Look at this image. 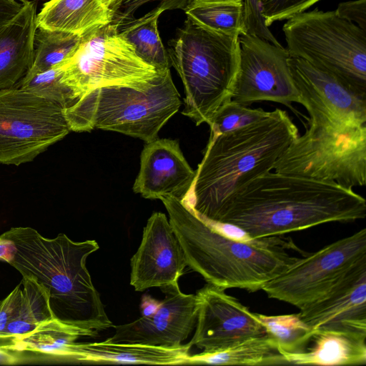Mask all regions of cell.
Returning a JSON list of instances; mask_svg holds the SVG:
<instances>
[{"label": "cell", "mask_w": 366, "mask_h": 366, "mask_svg": "<svg viewBox=\"0 0 366 366\" xmlns=\"http://www.w3.org/2000/svg\"><path fill=\"white\" fill-rule=\"evenodd\" d=\"M365 217L366 201L352 188L270 171L236 193L212 223L232 224L260 239Z\"/></svg>", "instance_id": "obj_1"}, {"label": "cell", "mask_w": 366, "mask_h": 366, "mask_svg": "<svg viewBox=\"0 0 366 366\" xmlns=\"http://www.w3.org/2000/svg\"><path fill=\"white\" fill-rule=\"evenodd\" d=\"M298 135L288 114L279 108L253 124L210 134L184 202L199 217L216 222L230 199L254 179L270 172Z\"/></svg>", "instance_id": "obj_2"}, {"label": "cell", "mask_w": 366, "mask_h": 366, "mask_svg": "<svg viewBox=\"0 0 366 366\" xmlns=\"http://www.w3.org/2000/svg\"><path fill=\"white\" fill-rule=\"evenodd\" d=\"M3 234L15 245L9 264L48 290L55 318L87 337L113 327L86 267L87 257L99 248L95 240L74 242L65 234L46 238L29 227H11Z\"/></svg>", "instance_id": "obj_3"}, {"label": "cell", "mask_w": 366, "mask_h": 366, "mask_svg": "<svg viewBox=\"0 0 366 366\" xmlns=\"http://www.w3.org/2000/svg\"><path fill=\"white\" fill-rule=\"evenodd\" d=\"M160 200L187 266L209 284L254 292L299 258L287 252L292 242L280 236L249 241L233 239L199 217L185 202L169 197Z\"/></svg>", "instance_id": "obj_4"}, {"label": "cell", "mask_w": 366, "mask_h": 366, "mask_svg": "<svg viewBox=\"0 0 366 366\" xmlns=\"http://www.w3.org/2000/svg\"><path fill=\"white\" fill-rule=\"evenodd\" d=\"M168 44L170 64L184 88L182 114L197 126L209 124L232 100L240 62L239 36L211 31L187 18Z\"/></svg>", "instance_id": "obj_5"}, {"label": "cell", "mask_w": 366, "mask_h": 366, "mask_svg": "<svg viewBox=\"0 0 366 366\" xmlns=\"http://www.w3.org/2000/svg\"><path fill=\"white\" fill-rule=\"evenodd\" d=\"M181 97L170 69L159 71L142 87L108 86L94 89L64 109L70 131L100 129L139 138L146 143L179 110Z\"/></svg>", "instance_id": "obj_6"}, {"label": "cell", "mask_w": 366, "mask_h": 366, "mask_svg": "<svg viewBox=\"0 0 366 366\" xmlns=\"http://www.w3.org/2000/svg\"><path fill=\"white\" fill-rule=\"evenodd\" d=\"M290 57L326 71L366 95V31L317 9L298 13L282 26Z\"/></svg>", "instance_id": "obj_7"}, {"label": "cell", "mask_w": 366, "mask_h": 366, "mask_svg": "<svg viewBox=\"0 0 366 366\" xmlns=\"http://www.w3.org/2000/svg\"><path fill=\"white\" fill-rule=\"evenodd\" d=\"M275 162L274 172L335 182L352 188L366 183V126L313 124Z\"/></svg>", "instance_id": "obj_8"}, {"label": "cell", "mask_w": 366, "mask_h": 366, "mask_svg": "<svg viewBox=\"0 0 366 366\" xmlns=\"http://www.w3.org/2000/svg\"><path fill=\"white\" fill-rule=\"evenodd\" d=\"M158 73L137 54L112 22L81 37L76 52L63 66L61 81L77 100L104 86L142 87Z\"/></svg>", "instance_id": "obj_9"}, {"label": "cell", "mask_w": 366, "mask_h": 366, "mask_svg": "<svg viewBox=\"0 0 366 366\" xmlns=\"http://www.w3.org/2000/svg\"><path fill=\"white\" fill-rule=\"evenodd\" d=\"M366 267V229L298 258L267 282L262 290L269 298L300 310L323 298L359 269Z\"/></svg>", "instance_id": "obj_10"}, {"label": "cell", "mask_w": 366, "mask_h": 366, "mask_svg": "<svg viewBox=\"0 0 366 366\" xmlns=\"http://www.w3.org/2000/svg\"><path fill=\"white\" fill-rule=\"evenodd\" d=\"M69 132L60 104L15 86L0 89V164L31 162Z\"/></svg>", "instance_id": "obj_11"}, {"label": "cell", "mask_w": 366, "mask_h": 366, "mask_svg": "<svg viewBox=\"0 0 366 366\" xmlns=\"http://www.w3.org/2000/svg\"><path fill=\"white\" fill-rule=\"evenodd\" d=\"M239 41L240 62L232 100L245 106L263 101L289 107L300 104L287 49L246 34Z\"/></svg>", "instance_id": "obj_12"}, {"label": "cell", "mask_w": 366, "mask_h": 366, "mask_svg": "<svg viewBox=\"0 0 366 366\" xmlns=\"http://www.w3.org/2000/svg\"><path fill=\"white\" fill-rule=\"evenodd\" d=\"M197 318L187 344L203 353L225 350L250 337L267 334L257 313L251 312L225 289L207 283L199 290Z\"/></svg>", "instance_id": "obj_13"}, {"label": "cell", "mask_w": 366, "mask_h": 366, "mask_svg": "<svg viewBox=\"0 0 366 366\" xmlns=\"http://www.w3.org/2000/svg\"><path fill=\"white\" fill-rule=\"evenodd\" d=\"M290 66L308 123L365 124L366 95L302 59L290 57Z\"/></svg>", "instance_id": "obj_14"}, {"label": "cell", "mask_w": 366, "mask_h": 366, "mask_svg": "<svg viewBox=\"0 0 366 366\" xmlns=\"http://www.w3.org/2000/svg\"><path fill=\"white\" fill-rule=\"evenodd\" d=\"M161 290L165 297L153 314L127 324L113 325L114 334L106 341L165 347L180 346L196 325L197 296L183 293L178 284Z\"/></svg>", "instance_id": "obj_15"}, {"label": "cell", "mask_w": 366, "mask_h": 366, "mask_svg": "<svg viewBox=\"0 0 366 366\" xmlns=\"http://www.w3.org/2000/svg\"><path fill=\"white\" fill-rule=\"evenodd\" d=\"M130 266V285L137 292L178 284L187 266V259L164 213L155 212L148 219Z\"/></svg>", "instance_id": "obj_16"}, {"label": "cell", "mask_w": 366, "mask_h": 366, "mask_svg": "<svg viewBox=\"0 0 366 366\" xmlns=\"http://www.w3.org/2000/svg\"><path fill=\"white\" fill-rule=\"evenodd\" d=\"M195 176L177 140L157 138L144 147L133 190L146 199L169 197L184 202Z\"/></svg>", "instance_id": "obj_17"}, {"label": "cell", "mask_w": 366, "mask_h": 366, "mask_svg": "<svg viewBox=\"0 0 366 366\" xmlns=\"http://www.w3.org/2000/svg\"><path fill=\"white\" fill-rule=\"evenodd\" d=\"M299 315L312 332L332 330L366 335V267L300 310Z\"/></svg>", "instance_id": "obj_18"}, {"label": "cell", "mask_w": 366, "mask_h": 366, "mask_svg": "<svg viewBox=\"0 0 366 366\" xmlns=\"http://www.w3.org/2000/svg\"><path fill=\"white\" fill-rule=\"evenodd\" d=\"M36 18V2L28 1L0 28V89L13 87L31 66Z\"/></svg>", "instance_id": "obj_19"}, {"label": "cell", "mask_w": 366, "mask_h": 366, "mask_svg": "<svg viewBox=\"0 0 366 366\" xmlns=\"http://www.w3.org/2000/svg\"><path fill=\"white\" fill-rule=\"evenodd\" d=\"M122 0H51L36 14L37 28L82 37L112 23Z\"/></svg>", "instance_id": "obj_20"}, {"label": "cell", "mask_w": 366, "mask_h": 366, "mask_svg": "<svg viewBox=\"0 0 366 366\" xmlns=\"http://www.w3.org/2000/svg\"><path fill=\"white\" fill-rule=\"evenodd\" d=\"M191 347L181 345L175 347L114 343L76 342L70 360L93 363H133L147 365H187Z\"/></svg>", "instance_id": "obj_21"}, {"label": "cell", "mask_w": 366, "mask_h": 366, "mask_svg": "<svg viewBox=\"0 0 366 366\" xmlns=\"http://www.w3.org/2000/svg\"><path fill=\"white\" fill-rule=\"evenodd\" d=\"M366 335L332 330L313 332V344L297 353H283L290 365H362L366 364Z\"/></svg>", "instance_id": "obj_22"}, {"label": "cell", "mask_w": 366, "mask_h": 366, "mask_svg": "<svg viewBox=\"0 0 366 366\" xmlns=\"http://www.w3.org/2000/svg\"><path fill=\"white\" fill-rule=\"evenodd\" d=\"M187 365H288L276 341L268 334L244 340L225 350L189 355Z\"/></svg>", "instance_id": "obj_23"}, {"label": "cell", "mask_w": 366, "mask_h": 366, "mask_svg": "<svg viewBox=\"0 0 366 366\" xmlns=\"http://www.w3.org/2000/svg\"><path fill=\"white\" fill-rule=\"evenodd\" d=\"M80 337H87V335L54 317L29 334L9 342L4 350L69 360L73 347Z\"/></svg>", "instance_id": "obj_24"}, {"label": "cell", "mask_w": 366, "mask_h": 366, "mask_svg": "<svg viewBox=\"0 0 366 366\" xmlns=\"http://www.w3.org/2000/svg\"><path fill=\"white\" fill-rule=\"evenodd\" d=\"M21 295L16 313L0 337V349L54 317L48 290L35 278L22 276Z\"/></svg>", "instance_id": "obj_25"}, {"label": "cell", "mask_w": 366, "mask_h": 366, "mask_svg": "<svg viewBox=\"0 0 366 366\" xmlns=\"http://www.w3.org/2000/svg\"><path fill=\"white\" fill-rule=\"evenodd\" d=\"M164 11L156 6L138 19L114 22L119 33L134 47L137 54L157 71L169 69L171 64L158 31V19Z\"/></svg>", "instance_id": "obj_26"}, {"label": "cell", "mask_w": 366, "mask_h": 366, "mask_svg": "<svg viewBox=\"0 0 366 366\" xmlns=\"http://www.w3.org/2000/svg\"><path fill=\"white\" fill-rule=\"evenodd\" d=\"M183 11L211 31L228 36L244 34L243 0H192Z\"/></svg>", "instance_id": "obj_27"}, {"label": "cell", "mask_w": 366, "mask_h": 366, "mask_svg": "<svg viewBox=\"0 0 366 366\" xmlns=\"http://www.w3.org/2000/svg\"><path fill=\"white\" fill-rule=\"evenodd\" d=\"M81 37L70 33L37 28L34 41V61L24 76L64 65L74 54Z\"/></svg>", "instance_id": "obj_28"}, {"label": "cell", "mask_w": 366, "mask_h": 366, "mask_svg": "<svg viewBox=\"0 0 366 366\" xmlns=\"http://www.w3.org/2000/svg\"><path fill=\"white\" fill-rule=\"evenodd\" d=\"M267 332L283 353H297L307 347L313 332L299 313L280 315L258 314Z\"/></svg>", "instance_id": "obj_29"}, {"label": "cell", "mask_w": 366, "mask_h": 366, "mask_svg": "<svg viewBox=\"0 0 366 366\" xmlns=\"http://www.w3.org/2000/svg\"><path fill=\"white\" fill-rule=\"evenodd\" d=\"M63 66H54L28 77L23 76L14 86L53 101L64 109L69 107L76 99L72 90L61 81Z\"/></svg>", "instance_id": "obj_30"}, {"label": "cell", "mask_w": 366, "mask_h": 366, "mask_svg": "<svg viewBox=\"0 0 366 366\" xmlns=\"http://www.w3.org/2000/svg\"><path fill=\"white\" fill-rule=\"evenodd\" d=\"M269 112L231 100L217 111L209 123L210 134L219 135L253 124L264 119Z\"/></svg>", "instance_id": "obj_31"}, {"label": "cell", "mask_w": 366, "mask_h": 366, "mask_svg": "<svg viewBox=\"0 0 366 366\" xmlns=\"http://www.w3.org/2000/svg\"><path fill=\"white\" fill-rule=\"evenodd\" d=\"M321 0H262V14L269 27L278 21L287 20L307 10Z\"/></svg>", "instance_id": "obj_32"}, {"label": "cell", "mask_w": 366, "mask_h": 366, "mask_svg": "<svg viewBox=\"0 0 366 366\" xmlns=\"http://www.w3.org/2000/svg\"><path fill=\"white\" fill-rule=\"evenodd\" d=\"M244 34L257 36L281 46L269 27L262 14V0H243Z\"/></svg>", "instance_id": "obj_33"}, {"label": "cell", "mask_w": 366, "mask_h": 366, "mask_svg": "<svg viewBox=\"0 0 366 366\" xmlns=\"http://www.w3.org/2000/svg\"><path fill=\"white\" fill-rule=\"evenodd\" d=\"M192 0H122L120 7L113 20L119 22L133 18L135 11L142 6L149 2L158 1L157 6L164 11L166 10H184Z\"/></svg>", "instance_id": "obj_34"}, {"label": "cell", "mask_w": 366, "mask_h": 366, "mask_svg": "<svg viewBox=\"0 0 366 366\" xmlns=\"http://www.w3.org/2000/svg\"><path fill=\"white\" fill-rule=\"evenodd\" d=\"M336 14L366 31V0H353L339 4Z\"/></svg>", "instance_id": "obj_35"}, {"label": "cell", "mask_w": 366, "mask_h": 366, "mask_svg": "<svg viewBox=\"0 0 366 366\" xmlns=\"http://www.w3.org/2000/svg\"><path fill=\"white\" fill-rule=\"evenodd\" d=\"M22 5L16 0H0V28L16 16Z\"/></svg>", "instance_id": "obj_36"}, {"label": "cell", "mask_w": 366, "mask_h": 366, "mask_svg": "<svg viewBox=\"0 0 366 366\" xmlns=\"http://www.w3.org/2000/svg\"><path fill=\"white\" fill-rule=\"evenodd\" d=\"M14 249V242L3 234H0V261L9 263L12 259Z\"/></svg>", "instance_id": "obj_37"}, {"label": "cell", "mask_w": 366, "mask_h": 366, "mask_svg": "<svg viewBox=\"0 0 366 366\" xmlns=\"http://www.w3.org/2000/svg\"><path fill=\"white\" fill-rule=\"evenodd\" d=\"M160 304L161 301H158L148 295H143L140 304L142 316H147L153 314Z\"/></svg>", "instance_id": "obj_38"}, {"label": "cell", "mask_w": 366, "mask_h": 366, "mask_svg": "<svg viewBox=\"0 0 366 366\" xmlns=\"http://www.w3.org/2000/svg\"><path fill=\"white\" fill-rule=\"evenodd\" d=\"M24 352L0 349V365H14L24 360Z\"/></svg>", "instance_id": "obj_39"}, {"label": "cell", "mask_w": 366, "mask_h": 366, "mask_svg": "<svg viewBox=\"0 0 366 366\" xmlns=\"http://www.w3.org/2000/svg\"><path fill=\"white\" fill-rule=\"evenodd\" d=\"M19 1H21L22 2V4H24L28 1V0H19Z\"/></svg>", "instance_id": "obj_40"}]
</instances>
